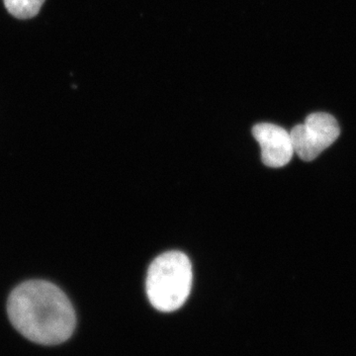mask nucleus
Here are the masks:
<instances>
[{"label": "nucleus", "mask_w": 356, "mask_h": 356, "mask_svg": "<svg viewBox=\"0 0 356 356\" xmlns=\"http://www.w3.org/2000/svg\"><path fill=\"white\" fill-rule=\"evenodd\" d=\"M7 313L22 336L43 346L64 343L76 329V312L70 299L49 281H26L16 287L9 296Z\"/></svg>", "instance_id": "1"}, {"label": "nucleus", "mask_w": 356, "mask_h": 356, "mask_svg": "<svg viewBox=\"0 0 356 356\" xmlns=\"http://www.w3.org/2000/svg\"><path fill=\"white\" fill-rule=\"evenodd\" d=\"M44 1L46 0H3L6 10L18 19L34 17L41 10Z\"/></svg>", "instance_id": "5"}, {"label": "nucleus", "mask_w": 356, "mask_h": 356, "mask_svg": "<svg viewBox=\"0 0 356 356\" xmlns=\"http://www.w3.org/2000/svg\"><path fill=\"white\" fill-rule=\"evenodd\" d=\"M191 287V262L184 252H165L152 262L146 290L156 310L165 313L178 310L188 298Z\"/></svg>", "instance_id": "2"}, {"label": "nucleus", "mask_w": 356, "mask_h": 356, "mask_svg": "<svg viewBox=\"0 0 356 356\" xmlns=\"http://www.w3.org/2000/svg\"><path fill=\"white\" fill-rule=\"evenodd\" d=\"M252 135L261 149V159L269 168H282L291 161L293 149L291 136L285 129L271 123L257 124Z\"/></svg>", "instance_id": "4"}, {"label": "nucleus", "mask_w": 356, "mask_h": 356, "mask_svg": "<svg viewBox=\"0 0 356 356\" xmlns=\"http://www.w3.org/2000/svg\"><path fill=\"white\" fill-rule=\"evenodd\" d=\"M293 149L300 159L311 161L332 146L339 136V124L327 113H313L290 132Z\"/></svg>", "instance_id": "3"}]
</instances>
